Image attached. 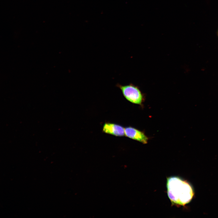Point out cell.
Listing matches in <instances>:
<instances>
[{
	"label": "cell",
	"mask_w": 218,
	"mask_h": 218,
	"mask_svg": "<svg viewBox=\"0 0 218 218\" xmlns=\"http://www.w3.org/2000/svg\"><path fill=\"white\" fill-rule=\"evenodd\" d=\"M125 135L127 137L139 141L143 144H146L149 140L148 137L143 132L131 127L124 128Z\"/></svg>",
	"instance_id": "cell-3"
},
{
	"label": "cell",
	"mask_w": 218,
	"mask_h": 218,
	"mask_svg": "<svg viewBox=\"0 0 218 218\" xmlns=\"http://www.w3.org/2000/svg\"><path fill=\"white\" fill-rule=\"evenodd\" d=\"M124 97L128 101L135 104L141 105L145 100L144 94L137 86L130 83L126 85L117 84Z\"/></svg>",
	"instance_id": "cell-2"
},
{
	"label": "cell",
	"mask_w": 218,
	"mask_h": 218,
	"mask_svg": "<svg viewBox=\"0 0 218 218\" xmlns=\"http://www.w3.org/2000/svg\"><path fill=\"white\" fill-rule=\"evenodd\" d=\"M105 133L118 137L125 135L124 128L119 125L110 123H105L103 127Z\"/></svg>",
	"instance_id": "cell-4"
},
{
	"label": "cell",
	"mask_w": 218,
	"mask_h": 218,
	"mask_svg": "<svg viewBox=\"0 0 218 218\" xmlns=\"http://www.w3.org/2000/svg\"><path fill=\"white\" fill-rule=\"evenodd\" d=\"M166 186L167 195L172 204L184 206L190 202L194 195L190 184L179 177H167Z\"/></svg>",
	"instance_id": "cell-1"
}]
</instances>
